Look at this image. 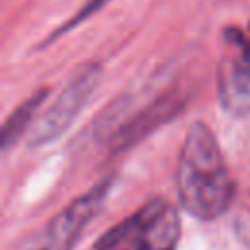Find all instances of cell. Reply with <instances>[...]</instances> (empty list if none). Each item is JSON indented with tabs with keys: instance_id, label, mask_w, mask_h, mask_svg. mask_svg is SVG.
Listing matches in <instances>:
<instances>
[{
	"instance_id": "cell-1",
	"label": "cell",
	"mask_w": 250,
	"mask_h": 250,
	"mask_svg": "<svg viewBox=\"0 0 250 250\" xmlns=\"http://www.w3.org/2000/svg\"><path fill=\"white\" fill-rule=\"evenodd\" d=\"M176 186L182 207L199 221L219 219L234 201V178L211 127L203 121H193L186 133Z\"/></svg>"
},
{
	"instance_id": "cell-2",
	"label": "cell",
	"mask_w": 250,
	"mask_h": 250,
	"mask_svg": "<svg viewBox=\"0 0 250 250\" xmlns=\"http://www.w3.org/2000/svg\"><path fill=\"white\" fill-rule=\"evenodd\" d=\"M180 215L162 197H152L131 217L117 223L113 229L104 232L96 250H176L180 240Z\"/></svg>"
},
{
	"instance_id": "cell-3",
	"label": "cell",
	"mask_w": 250,
	"mask_h": 250,
	"mask_svg": "<svg viewBox=\"0 0 250 250\" xmlns=\"http://www.w3.org/2000/svg\"><path fill=\"white\" fill-rule=\"evenodd\" d=\"M113 186V176L104 178L86 193L70 201L62 211H59L41 230L27 236L14 250H72L82 236L88 223L104 207L109 189Z\"/></svg>"
},
{
	"instance_id": "cell-4",
	"label": "cell",
	"mask_w": 250,
	"mask_h": 250,
	"mask_svg": "<svg viewBox=\"0 0 250 250\" xmlns=\"http://www.w3.org/2000/svg\"><path fill=\"white\" fill-rule=\"evenodd\" d=\"M227 55L217 66V96L221 107L232 117L250 113V21L223 29Z\"/></svg>"
},
{
	"instance_id": "cell-5",
	"label": "cell",
	"mask_w": 250,
	"mask_h": 250,
	"mask_svg": "<svg viewBox=\"0 0 250 250\" xmlns=\"http://www.w3.org/2000/svg\"><path fill=\"white\" fill-rule=\"evenodd\" d=\"M100 76H102V68L96 62H86L76 68V72L70 76L62 92L57 96V100L47 107V111L31 129V137H29L31 148L49 145L57 141L62 133H66V129L74 123V119L80 115L90 96L94 94Z\"/></svg>"
},
{
	"instance_id": "cell-6",
	"label": "cell",
	"mask_w": 250,
	"mask_h": 250,
	"mask_svg": "<svg viewBox=\"0 0 250 250\" xmlns=\"http://www.w3.org/2000/svg\"><path fill=\"white\" fill-rule=\"evenodd\" d=\"M184 104H186L184 98H180L178 94H172V92L158 96L154 102L145 105L141 111L131 115L125 123H121L115 129V133L109 139L111 154H117V152L131 148L141 139H145L148 133L162 127L166 121L174 119V115H178L182 111Z\"/></svg>"
},
{
	"instance_id": "cell-7",
	"label": "cell",
	"mask_w": 250,
	"mask_h": 250,
	"mask_svg": "<svg viewBox=\"0 0 250 250\" xmlns=\"http://www.w3.org/2000/svg\"><path fill=\"white\" fill-rule=\"evenodd\" d=\"M47 98H49V88H37L29 98H25L10 113V117L4 121V127H2V148L4 150H8L27 131L29 123L33 121V117L37 115V111L41 109Z\"/></svg>"
},
{
	"instance_id": "cell-8",
	"label": "cell",
	"mask_w": 250,
	"mask_h": 250,
	"mask_svg": "<svg viewBox=\"0 0 250 250\" xmlns=\"http://www.w3.org/2000/svg\"><path fill=\"white\" fill-rule=\"evenodd\" d=\"M107 2H111V0H88V2H86V4H84V6H82V8H80V10H78V12H76V14H74L66 23L59 25V27H57V29H55V31H53V33L43 41V47H45V45H49V43H53V41H57L61 35L68 33V31H70V29H74L76 25H80L84 20H88L90 16H94L96 12H100Z\"/></svg>"
},
{
	"instance_id": "cell-9",
	"label": "cell",
	"mask_w": 250,
	"mask_h": 250,
	"mask_svg": "<svg viewBox=\"0 0 250 250\" xmlns=\"http://www.w3.org/2000/svg\"><path fill=\"white\" fill-rule=\"evenodd\" d=\"M234 234L240 244L250 250V209H240L234 217Z\"/></svg>"
}]
</instances>
